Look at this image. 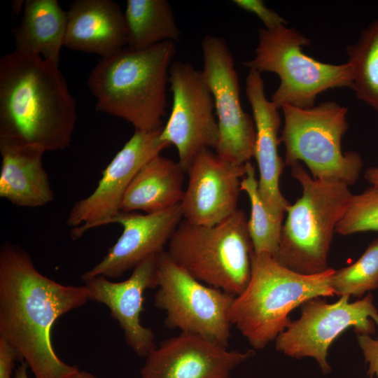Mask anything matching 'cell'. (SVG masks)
Instances as JSON below:
<instances>
[{
    "instance_id": "d6a6232c",
    "label": "cell",
    "mask_w": 378,
    "mask_h": 378,
    "mask_svg": "<svg viewBox=\"0 0 378 378\" xmlns=\"http://www.w3.org/2000/svg\"><path fill=\"white\" fill-rule=\"evenodd\" d=\"M69 378H98V377H97L94 374L87 371L79 370L76 373H75L74 375H72Z\"/></svg>"
},
{
    "instance_id": "836d02e7",
    "label": "cell",
    "mask_w": 378,
    "mask_h": 378,
    "mask_svg": "<svg viewBox=\"0 0 378 378\" xmlns=\"http://www.w3.org/2000/svg\"><path fill=\"white\" fill-rule=\"evenodd\" d=\"M369 378H372V377H369Z\"/></svg>"
},
{
    "instance_id": "d4e9b609",
    "label": "cell",
    "mask_w": 378,
    "mask_h": 378,
    "mask_svg": "<svg viewBox=\"0 0 378 378\" xmlns=\"http://www.w3.org/2000/svg\"><path fill=\"white\" fill-rule=\"evenodd\" d=\"M246 173L241 181V190L246 193L251 204V216L248 230L253 251L276 255L279 244L284 218L273 214L265 206L258 191V180L255 167L251 162L246 163Z\"/></svg>"
},
{
    "instance_id": "44dd1931",
    "label": "cell",
    "mask_w": 378,
    "mask_h": 378,
    "mask_svg": "<svg viewBox=\"0 0 378 378\" xmlns=\"http://www.w3.org/2000/svg\"><path fill=\"white\" fill-rule=\"evenodd\" d=\"M185 169L178 162L158 155L146 162L129 185L120 211L153 214L179 204L185 188Z\"/></svg>"
},
{
    "instance_id": "9c48e42d",
    "label": "cell",
    "mask_w": 378,
    "mask_h": 378,
    "mask_svg": "<svg viewBox=\"0 0 378 378\" xmlns=\"http://www.w3.org/2000/svg\"><path fill=\"white\" fill-rule=\"evenodd\" d=\"M154 305L165 312L169 329L200 335L228 348L234 295L206 285L178 266L164 251L157 261Z\"/></svg>"
},
{
    "instance_id": "6da1fadb",
    "label": "cell",
    "mask_w": 378,
    "mask_h": 378,
    "mask_svg": "<svg viewBox=\"0 0 378 378\" xmlns=\"http://www.w3.org/2000/svg\"><path fill=\"white\" fill-rule=\"evenodd\" d=\"M83 286L64 285L41 274L31 255L6 241L0 248V337L16 350L35 378H69L79 369L63 362L51 342L61 316L88 302Z\"/></svg>"
},
{
    "instance_id": "603a6c76",
    "label": "cell",
    "mask_w": 378,
    "mask_h": 378,
    "mask_svg": "<svg viewBox=\"0 0 378 378\" xmlns=\"http://www.w3.org/2000/svg\"><path fill=\"white\" fill-rule=\"evenodd\" d=\"M124 17L130 48L145 49L165 41H179L181 32L166 0H127Z\"/></svg>"
},
{
    "instance_id": "484cf974",
    "label": "cell",
    "mask_w": 378,
    "mask_h": 378,
    "mask_svg": "<svg viewBox=\"0 0 378 378\" xmlns=\"http://www.w3.org/2000/svg\"><path fill=\"white\" fill-rule=\"evenodd\" d=\"M331 286L335 295L360 297L378 288V238L349 266L335 270Z\"/></svg>"
},
{
    "instance_id": "83f0119b",
    "label": "cell",
    "mask_w": 378,
    "mask_h": 378,
    "mask_svg": "<svg viewBox=\"0 0 378 378\" xmlns=\"http://www.w3.org/2000/svg\"><path fill=\"white\" fill-rule=\"evenodd\" d=\"M233 3L240 8L257 15L266 29H274L288 24L286 20L276 12L267 8L263 1L234 0Z\"/></svg>"
},
{
    "instance_id": "e0dca14e",
    "label": "cell",
    "mask_w": 378,
    "mask_h": 378,
    "mask_svg": "<svg viewBox=\"0 0 378 378\" xmlns=\"http://www.w3.org/2000/svg\"><path fill=\"white\" fill-rule=\"evenodd\" d=\"M183 219L180 204L153 214L120 211L111 223L122 225V234L103 259L81 275V279L99 275L118 278L144 259L159 255Z\"/></svg>"
},
{
    "instance_id": "8fae6325",
    "label": "cell",
    "mask_w": 378,
    "mask_h": 378,
    "mask_svg": "<svg viewBox=\"0 0 378 378\" xmlns=\"http://www.w3.org/2000/svg\"><path fill=\"white\" fill-rule=\"evenodd\" d=\"M203 77L213 96L217 115L216 154L234 164H244L254 156L253 118L240 102L239 76L232 54L223 38L206 35L202 40Z\"/></svg>"
},
{
    "instance_id": "5bb4252c",
    "label": "cell",
    "mask_w": 378,
    "mask_h": 378,
    "mask_svg": "<svg viewBox=\"0 0 378 378\" xmlns=\"http://www.w3.org/2000/svg\"><path fill=\"white\" fill-rule=\"evenodd\" d=\"M186 173L188 184L180 203L184 220L213 226L238 209L246 164L230 163L205 148L195 156Z\"/></svg>"
},
{
    "instance_id": "277c9868",
    "label": "cell",
    "mask_w": 378,
    "mask_h": 378,
    "mask_svg": "<svg viewBox=\"0 0 378 378\" xmlns=\"http://www.w3.org/2000/svg\"><path fill=\"white\" fill-rule=\"evenodd\" d=\"M251 277L235 296L229 317L254 349L275 341L291 322L289 314L304 302L318 297H333L334 269L302 274L283 266L271 255L252 251Z\"/></svg>"
},
{
    "instance_id": "8992f818",
    "label": "cell",
    "mask_w": 378,
    "mask_h": 378,
    "mask_svg": "<svg viewBox=\"0 0 378 378\" xmlns=\"http://www.w3.org/2000/svg\"><path fill=\"white\" fill-rule=\"evenodd\" d=\"M167 246L174 262L206 285L237 296L249 281L253 246L241 209L213 226L183 219Z\"/></svg>"
},
{
    "instance_id": "1f68e13d",
    "label": "cell",
    "mask_w": 378,
    "mask_h": 378,
    "mask_svg": "<svg viewBox=\"0 0 378 378\" xmlns=\"http://www.w3.org/2000/svg\"><path fill=\"white\" fill-rule=\"evenodd\" d=\"M27 368V364L24 362H22L16 368L15 371L14 378H28Z\"/></svg>"
},
{
    "instance_id": "ffe728a7",
    "label": "cell",
    "mask_w": 378,
    "mask_h": 378,
    "mask_svg": "<svg viewBox=\"0 0 378 378\" xmlns=\"http://www.w3.org/2000/svg\"><path fill=\"white\" fill-rule=\"evenodd\" d=\"M46 151L31 145L0 144V197L13 205L35 208L54 200L42 158Z\"/></svg>"
},
{
    "instance_id": "52a82bcc",
    "label": "cell",
    "mask_w": 378,
    "mask_h": 378,
    "mask_svg": "<svg viewBox=\"0 0 378 378\" xmlns=\"http://www.w3.org/2000/svg\"><path fill=\"white\" fill-rule=\"evenodd\" d=\"M258 39L255 57L244 66L279 76L280 83L270 99L278 108L286 105L311 108L317 96L328 90L351 88V65L324 63L307 55L302 50L310 40L295 28H260Z\"/></svg>"
},
{
    "instance_id": "7c38bea8",
    "label": "cell",
    "mask_w": 378,
    "mask_h": 378,
    "mask_svg": "<svg viewBox=\"0 0 378 378\" xmlns=\"http://www.w3.org/2000/svg\"><path fill=\"white\" fill-rule=\"evenodd\" d=\"M169 83L173 95L172 112L160 134L161 141L174 145L178 162L186 172L203 149L216 148L218 127L214 102L202 71L190 63L172 62Z\"/></svg>"
},
{
    "instance_id": "e575fe53",
    "label": "cell",
    "mask_w": 378,
    "mask_h": 378,
    "mask_svg": "<svg viewBox=\"0 0 378 378\" xmlns=\"http://www.w3.org/2000/svg\"><path fill=\"white\" fill-rule=\"evenodd\" d=\"M141 378H143V377H141Z\"/></svg>"
},
{
    "instance_id": "5b68a950",
    "label": "cell",
    "mask_w": 378,
    "mask_h": 378,
    "mask_svg": "<svg viewBox=\"0 0 378 378\" xmlns=\"http://www.w3.org/2000/svg\"><path fill=\"white\" fill-rule=\"evenodd\" d=\"M290 174L300 183L302 195L286 209L274 258L302 274L321 273L330 268L333 234L353 194L342 181L314 178L300 162L290 166Z\"/></svg>"
},
{
    "instance_id": "9a60e30c",
    "label": "cell",
    "mask_w": 378,
    "mask_h": 378,
    "mask_svg": "<svg viewBox=\"0 0 378 378\" xmlns=\"http://www.w3.org/2000/svg\"><path fill=\"white\" fill-rule=\"evenodd\" d=\"M253 349L230 351L200 335L181 332L146 357L143 378H232V371L254 356Z\"/></svg>"
},
{
    "instance_id": "f1b7e54d",
    "label": "cell",
    "mask_w": 378,
    "mask_h": 378,
    "mask_svg": "<svg viewBox=\"0 0 378 378\" xmlns=\"http://www.w3.org/2000/svg\"><path fill=\"white\" fill-rule=\"evenodd\" d=\"M357 342L367 363L368 374L373 378H378V338L372 335L356 334Z\"/></svg>"
},
{
    "instance_id": "2e32d148",
    "label": "cell",
    "mask_w": 378,
    "mask_h": 378,
    "mask_svg": "<svg viewBox=\"0 0 378 378\" xmlns=\"http://www.w3.org/2000/svg\"><path fill=\"white\" fill-rule=\"evenodd\" d=\"M158 255L139 262L126 280L113 282L104 276L82 279L89 300L106 305L111 317L122 328L125 340L139 357L146 358L157 346L151 329L144 326L140 316L144 296L148 288H157Z\"/></svg>"
},
{
    "instance_id": "7a4b0ae2",
    "label": "cell",
    "mask_w": 378,
    "mask_h": 378,
    "mask_svg": "<svg viewBox=\"0 0 378 378\" xmlns=\"http://www.w3.org/2000/svg\"><path fill=\"white\" fill-rule=\"evenodd\" d=\"M76 102L59 64L16 50L0 59V144L46 151L71 144Z\"/></svg>"
},
{
    "instance_id": "f546056e",
    "label": "cell",
    "mask_w": 378,
    "mask_h": 378,
    "mask_svg": "<svg viewBox=\"0 0 378 378\" xmlns=\"http://www.w3.org/2000/svg\"><path fill=\"white\" fill-rule=\"evenodd\" d=\"M16 360H20L16 350L0 337V378H11Z\"/></svg>"
},
{
    "instance_id": "d6986e66",
    "label": "cell",
    "mask_w": 378,
    "mask_h": 378,
    "mask_svg": "<svg viewBox=\"0 0 378 378\" xmlns=\"http://www.w3.org/2000/svg\"><path fill=\"white\" fill-rule=\"evenodd\" d=\"M127 44L124 13L112 0H76L69 7L64 46L102 57Z\"/></svg>"
},
{
    "instance_id": "4fadbf2b",
    "label": "cell",
    "mask_w": 378,
    "mask_h": 378,
    "mask_svg": "<svg viewBox=\"0 0 378 378\" xmlns=\"http://www.w3.org/2000/svg\"><path fill=\"white\" fill-rule=\"evenodd\" d=\"M162 129L135 130L102 171L94 190L75 203L66 220V223L73 227V239H78L92 228L111 223L120 211L124 195L140 169L170 146L160 140Z\"/></svg>"
},
{
    "instance_id": "4316f807",
    "label": "cell",
    "mask_w": 378,
    "mask_h": 378,
    "mask_svg": "<svg viewBox=\"0 0 378 378\" xmlns=\"http://www.w3.org/2000/svg\"><path fill=\"white\" fill-rule=\"evenodd\" d=\"M378 231V186L353 195L347 209L337 223L335 232L341 235Z\"/></svg>"
},
{
    "instance_id": "3957f363",
    "label": "cell",
    "mask_w": 378,
    "mask_h": 378,
    "mask_svg": "<svg viewBox=\"0 0 378 378\" xmlns=\"http://www.w3.org/2000/svg\"><path fill=\"white\" fill-rule=\"evenodd\" d=\"M175 52V42L165 41L145 49L123 48L102 57L87 80L96 110L129 122L135 130L162 128Z\"/></svg>"
},
{
    "instance_id": "7402d4cb",
    "label": "cell",
    "mask_w": 378,
    "mask_h": 378,
    "mask_svg": "<svg viewBox=\"0 0 378 378\" xmlns=\"http://www.w3.org/2000/svg\"><path fill=\"white\" fill-rule=\"evenodd\" d=\"M67 12L56 0H27L20 24L13 29L15 50L59 64Z\"/></svg>"
},
{
    "instance_id": "ba28073f",
    "label": "cell",
    "mask_w": 378,
    "mask_h": 378,
    "mask_svg": "<svg viewBox=\"0 0 378 378\" xmlns=\"http://www.w3.org/2000/svg\"><path fill=\"white\" fill-rule=\"evenodd\" d=\"M280 136L287 166L303 162L315 179L336 180L352 185L363 165L360 155L343 153L342 139L348 129L347 108L333 101L308 108L284 106Z\"/></svg>"
},
{
    "instance_id": "30bf717a",
    "label": "cell",
    "mask_w": 378,
    "mask_h": 378,
    "mask_svg": "<svg viewBox=\"0 0 378 378\" xmlns=\"http://www.w3.org/2000/svg\"><path fill=\"white\" fill-rule=\"evenodd\" d=\"M349 299L342 295L328 303L318 297L304 302L300 316L275 340L276 349L293 358H313L321 372L329 374L328 349L338 336L351 327L356 334L372 335L378 328V309L372 294L352 302Z\"/></svg>"
},
{
    "instance_id": "4dcf8cb0",
    "label": "cell",
    "mask_w": 378,
    "mask_h": 378,
    "mask_svg": "<svg viewBox=\"0 0 378 378\" xmlns=\"http://www.w3.org/2000/svg\"><path fill=\"white\" fill-rule=\"evenodd\" d=\"M364 176L366 181L372 186H378V167H373L367 169Z\"/></svg>"
},
{
    "instance_id": "cb8c5ba5",
    "label": "cell",
    "mask_w": 378,
    "mask_h": 378,
    "mask_svg": "<svg viewBox=\"0 0 378 378\" xmlns=\"http://www.w3.org/2000/svg\"><path fill=\"white\" fill-rule=\"evenodd\" d=\"M356 97L378 113V17L346 48Z\"/></svg>"
},
{
    "instance_id": "ac0fdd59",
    "label": "cell",
    "mask_w": 378,
    "mask_h": 378,
    "mask_svg": "<svg viewBox=\"0 0 378 378\" xmlns=\"http://www.w3.org/2000/svg\"><path fill=\"white\" fill-rule=\"evenodd\" d=\"M246 94L253 112L256 132L253 157L259 169V194L273 214L284 218L290 204L279 188L284 162L278 151L281 142L278 133L281 122L279 108L266 98L264 81L257 71H248Z\"/></svg>"
}]
</instances>
